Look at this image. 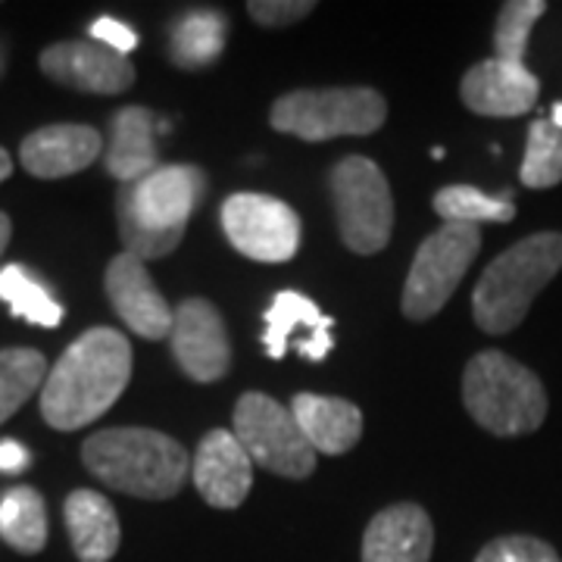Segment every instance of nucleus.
<instances>
[{
  "mask_svg": "<svg viewBox=\"0 0 562 562\" xmlns=\"http://www.w3.org/2000/svg\"><path fill=\"white\" fill-rule=\"evenodd\" d=\"M132 379V344L116 328H91L63 350L41 387V416L57 431H79L120 401Z\"/></svg>",
  "mask_w": 562,
  "mask_h": 562,
  "instance_id": "1",
  "label": "nucleus"
},
{
  "mask_svg": "<svg viewBox=\"0 0 562 562\" xmlns=\"http://www.w3.org/2000/svg\"><path fill=\"white\" fill-rule=\"evenodd\" d=\"M206 198V172L188 162L157 166L138 184H122L116 222L125 254L138 260L169 257L184 238L191 213Z\"/></svg>",
  "mask_w": 562,
  "mask_h": 562,
  "instance_id": "2",
  "label": "nucleus"
},
{
  "mask_svg": "<svg viewBox=\"0 0 562 562\" xmlns=\"http://www.w3.org/2000/svg\"><path fill=\"white\" fill-rule=\"evenodd\" d=\"M85 469L106 487L140 497H179L191 475V457L176 438L154 428H106L81 443Z\"/></svg>",
  "mask_w": 562,
  "mask_h": 562,
  "instance_id": "3",
  "label": "nucleus"
},
{
  "mask_svg": "<svg viewBox=\"0 0 562 562\" xmlns=\"http://www.w3.org/2000/svg\"><path fill=\"white\" fill-rule=\"evenodd\" d=\"M562 269V232H535L482 272L472 291V316L487 335H506L519 328L541 294Z\"/></svg>",
  "mask_w": 562,
  "mask_h": 562,
  "instance_id": "4",
  "label": "nucleus"
},
{
  "mask_svg": "<svg viewBox=\"0 0 562 562\" xmlns=\"http://www.w3.org/2000/svg\"><path fill=\"white\" fill-rule=\"evenodd\" d=\"M465 413L497 438L538 431L547 419V391L541 379L501 350L475 353L462 372Z\"/></svg>",
  "mask_w": 562,
  "mask_h": 562,
  "instance_id": "5",
  "label": "nucleus"
},
{
  "mask_svg": "<svg viewBox=\"0 0 562 562\" xmlns=\"http://www.w3.org/2000/svg\"><path fill=\"white\" fill-rule=\"evenodd\" d=\"M387 120V101L375 88H301L281 94L269 110V122L281 135L301 140H331L372 135Z\"/></svg>",
  "mask_w": 562,
  "mask_h": 562,
  "instance_id": "6",
  "label": "nucleus"
},
{
  "mask_svg": "<svg viewBox=\"0 0 562 562\" xmlns=\"http://www.w3.org/2000/svg\"><path fill=\"white\" fill-rule=\"evenodd\" d=\"M479 250H482L479 225L443 222L438 232H431L416 250L403 284V316L409 322L435 319L457 294Z\"/></svg>",
  "mask_w": 562,
  "mask_h": 562,
  "instance_id": "7",
  "label": "nucleus"
},
{
  "mask_svg": "<svg viewBox=\"0 0 562 562\" xmlns=\"http://www.w3.org/2000/svg\"><path fill=\"white\" fill-rule=\"evenodd\" d=\"M328 188L341 241L362 257L384 250L394 232V198L382 166L369 157H344L331 169Z\"/></svg>",
  "mask_w": 562,
  "mask_h": 562,
  "instance_id": "8",
  "label": "nucleus"
},
{
  "mask_svg": "<svg viewBox=\"0 0 562 562\" xmlns=\"http://www.w3.org/2000/svg\"><path fill=\"white\" fill-rule=\"evenodd\" d=\"M235 438L241 441L254 465L276 472L281 479H306L316 469V450L303 438L291 409H284L269 394L250 391L235 403Z\"/></svg>",
  "mask_w": 562,
  "mask_h": 562,
  "instance_id": "9",
  "label": "nucleus"
},
{
  "mask_svg": "<svg viewBox=\"0 0 562 562\" xmlns=\"http://www.w3.org/2000/svg\"><path fill=\"white\" fill-rule=\"evenodd\" d=\"M222 232L247 260L288 262L301 250V216L269 194H232L220 210Z\"/></svg>",
  "mask_w": 562,
  "mask_h": 562,
  "instance_id": "10",
  "label": "nucleus"
},
{
  "mask_svg": "<svg viewBox=\"0 0 562 562\" xmlns=\"http://www.w3.org/2000/svg\"><path fill=\"white\" fill-rule=\"evenodd\" d=\"M172 357L188 379L213 384L232 369V341L222 313L203 297H188L176 306L172 319Z\"/></svg>",
  "mask_w": 562,
  "mask_h": 562,
  "instance_id": "11",
  "label": "nucleus"
},
{
  "mask_svg": "<svg viewBox=\"0 0 562 562\" xmlns=\"http://www.w3.org/2000/svg\"><path fill=\"white\" fill-rule=\"evenodd\" d=\"M38 66L50 81L88 94H122L135 85V66L91 38L44 47Z\"/></svg>",
  "mask_w": 562,
  "mask_h": 562,
  "instance_id": "12",
  "label": "nucleus"
},
{
  "mask_svg": "<svg viewBox=\"0 0 562 562\" xmlns=\"http://www.w3.org/2000/svg\"><path fill=\"white\" fill-rule=\"evenodd\" d=\"M106 297L113 303L116 316H120L138 338L144 341H162L172 335V319L176 310L166 303L160 288L154 284L147 262L132 257L122 250L120 257H113L103 276Z\"/></svg>",
  "mask_w": 562,
  "mask_h": 562,
  "instance_id": "13",
  "label": "nucleus"
},
{
  "mask_svg": "<svg viewBox=\"0 0 562 562\" xmlns=\"http://www.w3.org/2000/svg\"><path fill=\"white\" fill-rule=\"evenodd\" d=\"M262 319H266L262 350L272 360H284L288 350H297L303 360L322 362L335 347L331 338L335 319L325 316L301 291H279L272 297V306L262 313Z\"/></svg>",
  "mask_w": 562,
  "mask_h": 562,
  "instance_id": "14",
  "label": "nucleus"
},
{
  "mask_svg": "<svg viewBox=\"0 0 562 562\" xmlns=\"http://www.w3.org/2000/svg\"><path fill=\"white\" fill-rule=\"evenodd\" d=\"M191 479L203 501L216 509H238L254 487V460L247 457L235 431L213 428L198 443Z\"/></svg>",
  "mask_w": 562,
  "mask_h": 562,
  "instance_id": "15",
  "label": "nucleus"
},
{
  "mask_svg": "<svg viewBox=\"0 0 562 562\" xmlns=\"http://www.w3.org/2000/svg\"><path fill=\"white\" fill-rule=\"evenodd\" d=\"M541 94V81L525 66H513L497 57L475 63L460 85L462 103L479 116H522Z\"/></svg>",
  "mask_w": 562,
  "mask_h": 562,
  "instance_id": "16",
  "label": "nucleus"
},
{
  "mask_svg": "<svg viewBox=\"0 0 562 562\" xmlns=\"http://www.w3.org/2000/svg\"><path fill=\"white\" fill-rule=\"evenodd\" d=\"M435 525L419 503H394L372 516L362 535V562H428Z\"/></svg>",
  "mask_w": 562,
  "mask_h": 562,
  "instance_id": "17",
  "label": "nucleus"
},
{
  "mask_svg": "<svg viewBox=\"0 0 562 562\" xmlns=\"http://www.w3.org/2000/svg\"><path fill=\"white\" fill-rule=\"evenodd\" d=\"M101 147L103 138L98 135V128L60 122V125H44L22 140L20 162L35 179H66L98 160Z\"/></svg>",
  "mask_w": 562,
  "mask_h": 562,
  "instance_id": "18",
  "label": "nucleus"
},
{
  "mask_svg": "<svg viewBox=\"0 0 562 562\" xmlns=\"http://www.w3.org/2000/svg\"><path fill=\"white\" fill-rule=\"evenodd\" d=\"M291 413L310 447L325 457H341L347 450H353L362 438L360 406L344 397L297 394L291 403Z\"/></svg>",
  "mask_w": 562,
  "mask_h": 562,
  "instance_id": "19",
  "label": "nucleus"
},
{
  "mask_svg": "<svg viewBox=\"0 0 562 562\" xmlns=\"http://www.w3.org/2000/svg\"><path fill=\"white\" fill-rule=\"evenodd\" d=\"M63 519L79 562H110L116 557L122 528L113 503L103 494L88 487L72 491L63 503Z\"/></svg>",
  "mask_w": 562,
  "mask_h": 562,
  "instance_id": "20",
  "label": "nucleus"
},
{
  "mask_svg": "<svg viewBox=\"0 0 562 562\" xmlns=\"http://www.w3.org/2000/svg\"><path fill=\"white\" fill-rule=\"evenodd\" d=\"M154 169H157L154 113L144 106H122L110 122L106 172L120 184H138Z\"/></svg>",
  "mask_w": 562,
  "mask_h": 562,
  "instance_id": "21",
  "label": "nucleus"
},
{
  "mask_svg": "<svg viewBox=\"0 0 562 562\" xmlns=\"http://www.w3.org/2000/svg\"><path fill=\"white\" fill-rule=\"evenodd\" d=\"M225 29L228 20L216 10H191L172 25L169 57L181 69H203L216 63L225 50Z\"/></svg>",
  "mask_w": 562,
  "mask_h": 562,
  "instance_id": "22",
  "label": "nucleus"
},
{
  "mask_svg": "<svg viewBox=\"0 0 562 562\" xmlns=\"http://www.w3.org/2000/svg\"><path fill=\"white\" fill-rule=\"evenodd\" d=\"M0 538L16 553L35 557L47 543V506L35 487H10L0 497Z\"/></svg>",
  "mask_w": 562,
  "mask_h": 562,
  "instance_id": "23",
  "label": "nucleus"
},
{
  "mask_svg": "<svg viewBox=\"0 0 562 562\" xmlns=\"http://www.w3.org/2000/svg\"><path fill=\"white\" fill-rule=\"evenodd\" d=\"M0 301L13 310V316L41 328H57L63 322V306L54 301V294L16 262L0 269Z\"/></svg>",
  "mask_w": 562,
  "mask_h": 562,
  "instance_id": "24",
  "label": "nucleus"
},
{
  "mask_svg": "<svg viewBox=\"0 0 562 562\" xmlns=\"http://www.w3.org/2000/svg\"><path fill=\"white\" fill-rule=\"evenodd\" d=\"M435 213L443 222H465V225H482V222H513L516 220V203L513 194L503 191L497 198L484 194L482 188L472 184H447L435 194Z\"/></svg>",
  "mask_w": 562,
  "mask_h": 562,
  "instance_id": "25",
  "label": "nucleus"
},
{
  "mask_svg": "<svg viewBox=\"0 0 562 562\" xmlns=\"http://www.w3.org/2000/svg\"><path fill=\"white\" fill-rule=\"evenodd\" d=\"M47 360L32 347H7L0 350V425L10 419L22 403L44 387Z\"/></svg>",
  "mask_w": 562,
  "mask_h": 562,
  "instance_id": "26",
  "label": "nucleus"
},
{
  "mask_svg": "<svg viewBox=\"0 0 562 562\" xmlns=\"http://www.w3.org/2000/svg\"><path fill=\"white\" fill-rule=\"evenodd\" d=\"M519 179L535 191L557 188L562 181V132L550 120H535L528 125Z\"/></svg>",
  "mask_w": 562,
  "mask_h": 562,
  "instance_id": "27",
  "label": "nucleus"
},
{
  "mask_svg": "<svg viewBox=\"0 0 562 562\" xmlns=\"http://www.w3.org/2000/svg\"><path fill=\"white\" fill-rule=\"evenodd\" d=\"M543 13H547L543 0H506L494 25V57L513 66H525L531 29Z\"/></svg>",
  "mask_w": 562,
  "mask_h": 562,
  "instance_id": "28",
  "label": "nucleus"
},
{
  "mask_svg": "<svg viewBox=\"0 0 562 562\" xmlns=\"http://www.w3.org/2000/svg\"><path fill=\"white\" fill-rule=\"evenodd\" d=\"M475 562H562L560 553L541 538L531 535H503L484 543Z\"/></svg>",
  "mask_w": 562,
  "mask_h": 562,
  "instance_id": "29",
  "label": "nucleus"
},
{
  "mask_svg": "<svg viewBox=\"0 0 562 562\" xmlns=\"http://www.w3.org/2000/svg\"><path fill=\"white\" fill-rule=\"evenodd\" d=\"M316 10V0H250L247 13L250 20L260 22L266 29H281L306 20Z\"/></svg>",
  "mask_w": 562,
  "mask_h": 562,
  "instance_id": "30",
  "label": "nucleus"
},
{
  "mask_svg": "<svg viewBox=\"0 0 562 562\" xmlns=\"http://www.w3.org/2000/svg\"><path fill=\"white\" fill-rule=\"evenodd\" d=\"M91 41H98L103 47L116 50V54H132L138 47V35L125 25V22L113 20V16H101V20L91 25Z\"/></svg>",
  "mask_w": 562,
  "mask_h": 562,
  "instance_id": "31",
  "label": "nucleus"
},
{
  "mask_svg": "<svg viewBox=\"0 0 562 562\" xmlns=\"http://www.w3.org/2000/svg\"><path fill=\"white\" fill-rule=\"evenodd\" d=\"M29 450L20 441H0V472L3 475H20L29 469Z\"/></svg>",
  "mask_w": 562,
  "mask_h": 562,
  "instance_id": "32",
  "label": "nucleus"
},
{
  "mask_svg": "<svg viewBox=\"0 0 562 562\" xmlns=\"http://www.w3.org/2000/svg\"><path fill=\"white\" fill-rule=\"evenodd\" d=\"M10 235H13V222H10L7 213H0V257H3V250L10 244Z\"/></svg>",
  "mask_w": 562,
  "mask_h": 562,
  "instance_id": "33",
  "label": "nucleus"
},
{
  "mask_svg": "<svg viewBox=\"0 0 562 562\" xmlns=\"http://www.w3.org/2000/svg\"><path fill=\"white\" fill-rule=\"evenodd\" d=\"M10 172H13V160H10V154L0 147V181L10 179Z\"/></svg>",
  "mask_w": 562,
  "mask_h": 562,
  "instance_id": "34",
  "label": "nucleus"
},
{
  "mask_svg": "<svg viewBox=\"0 0 562 562\" xmlns=\"http://www.w3.org/2000/svg\"><path fill=\"white\" fill-rule=\"evenodd\" d=\"M550 122H553V125H557V128L562 132V101L553 106V113H550Z\"/></svg>",
  "mask_w": 562,
  "mask_h": 562,
  "instance_id": "35",
  "label": "nucleus"
},
{
  "mask_svg": "<svg viewBox=\"0 0 562 562\" xmlns=\"http://www.w3.org/2000/svg\"><path fill=\"white\" fill-rule=\"evenodd\" d=\"M0 72H3V54H0Z\"/></svg>",
  "mask_w": 562,
  "mask_h": 562,
  "instance_id": "36",
  "label": "nucleus"
}]
</instances>
